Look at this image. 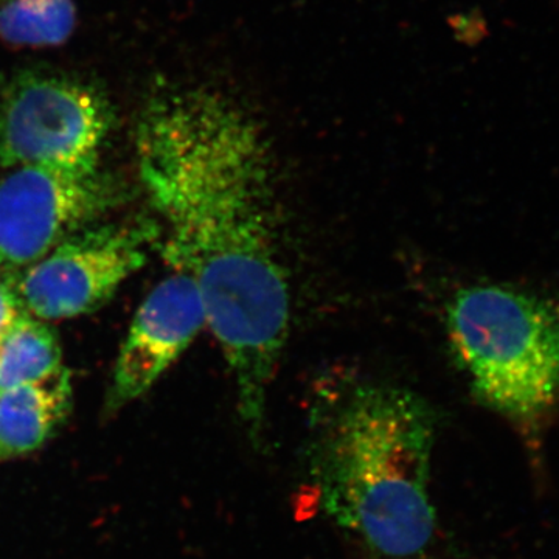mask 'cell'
<instances>
[{"label": "cell", "instance_id": "obj_5", "mask_svg": "<svg viewBox=\"0 0 559 559\" xmlns=\"http://www.w3.org/2000/svg\"><path fill=\"white\" fill-rule=\"evenodd\" d=\"M121 201L108 173L20 167L0 182V271L21 274Z\"/></svg>", "mask_w": 559, "mask_h": 559}, {"label": "cell", "instance_id": "obj_4", "mask_svg": "<svg viewBox=\"0 0 559 559\" xmlns=\"http://www.w3.org/2000/svg\"><path fill=\"white\" fill-rule=\"evenodd\" d=\"M114 127L105 92L87 81L25 69L0 87V165L97 170Z\"/></svg>", "mask_w": 559, "mask_h": 559}, {"label": "cell", "instance_id": "obj_12", "mask_svg": "<svg viewBox=\"0 0 559 559\" xmlns=\"http://www.w3.org/2000/svg\"><path fill=\"white\" fill-rule=\"evenodd\" d=\"M373 559H384V558H378V557H374Z\"/></svg>", "mask_w": 559, "mask_h": 559}, {"label": "cell", "instance_id": "obj_3", "mask_svg": "<svg viewBox=\"0 0 559 559\" xmlns=\"http://www.w3.org/2000/svg\"><path fill=\"white\" fill-rule=\"evenodd\" d=\"M447 326L474 395L538 450L559 404L558 301L511 286H469L452 299Z\"/></svg>", "mask_w": 559, "mask_h": 559}, {"label": "cell", "instance_id": "obj_6", "mask_svg": "<svg viewBox=\"0 0 559 559\" xmlns=\"http://www.w3.org/2000/svg\"><path fill=\"white\" fill-rule=\"evenodd\" d=\"M156 227H90L62 241L14 282L22 310L40 320L102 308L148 259Z\"/></svg>", "mask_w": 559, "mask_h": 559}, {"label": "cell", "instance_id": "obj_9", "mask_svg": "<svg viewBox=\"0 0 559 559\" xmlns=\"http://www.w3.org/2000/svg\"><path fill=\"white\" fill-rule=\"evenodd\" d=\"M62 369L58 334L46 320L22 310L0 337V392L49 380Z\"/></svg>", "mask_w": 559, "mask_h": 559}, {"label": "cell", "instance_id": "obj_8", "mask_svg": "<svg viewBox=\"0 0 559 559\" xmlns=\"http://www.w3.org/2000/svg\"><path fill=\"white\" fill-rule=\"evenodd\" d=\"M72 407L69 370L0 392V460L39 448Z\"/></svg>", "mask_w": 559, "mask_h": 559}, {"label": "cell", "instance_id": "obj_11", "mask_svg": "<svg viewBox=\"0 0 559 559\" xmlns=\"http://www.w3.org/2000/svg\"><path fill=\"white\" fill-rule=\"evenodd\" d=\"M21 311V301L17 299L13 280L0 278V337L13 325Z\"/></svg>", "mask_w": 559, "mask_h": 559}, {"label": "cell", "instance_id": "obj_2", "mask_svg": "<svg viewBox=\"0 0 559 559\" xmlns=\"http://www.w3.org/2000/svg\"><path fill=\"white\" fill-rule=\"evenodd\" d=\"M436 428L428 401L388 384L349 389L319 423L310 473L322 509L374 557H419L433 538Z\"/></svg>", "mask_w": 559, "mask_h": 559}, {"label": "cell", "instance_id": "obj_7", "mask_svg": "<svg viewBox=\"0 0 559 559\" xmlns=\"http://www.w3.org/2000/svg\"><path fill=\"white\" fill-rule=\"evenodd\" d=\"M204 325L201 294L189 275L176 272L151 290L135 312L114 367L110 409L148 392Z\"/></svg>", "mask_w": 559, "mask_h": 559}, {"label": "cell", "instance_id": "obj_10", "mask_svg": "<svg viewBox=\"0 0 559 559\" xmlns=\"http://www.w3.org/2000/svg\"><path fill=\"white\" fill-rule=\"evenodd\" d=\"M75 25L73 0H0V39L10 46H61Z\"/></svg>", "mask_w": 559, "mask_h": 559}, {"label": "cell", "instance_id": "obj_1", "mask_svg": "<svg viewBox=\"0 0 559 559\" xmlns=\"http://www.w3.org/2000/svg\"><path fill=\"white\" fill-rule=\"evenodd\" d=\"M135 154L162 255L197 283L237 385L238 414L260 439L290 325L270 139L238 95L178 84L143 105Z\"/></svg>", "mask_w": 559, "mask_h": 559}]
</instances>
